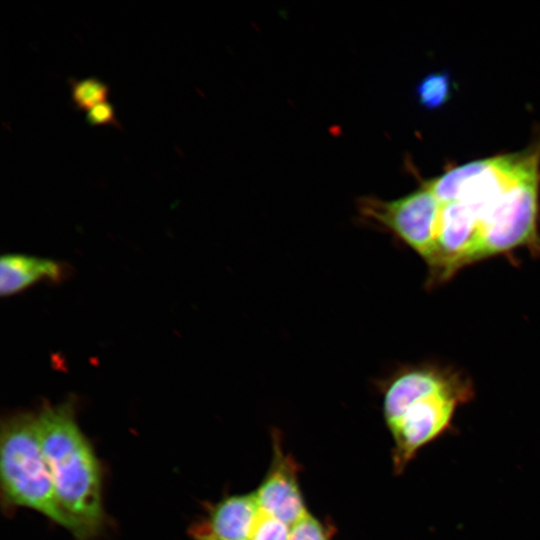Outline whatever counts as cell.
<instances>
[{"mask_svg":"<svg viewBox=\"0 0 540 540\" xmlns=\"http://www.w3.org/2000/svg\"><path fill=\"white\" fill-rule=\"evenodd\" d=\"M59 263L48 258L25 254H6L0 260V293L11 296L44 280H56L62 275Z\"/></svg>","mask_w":540,"mask_h":540,"instance_id":"cell-9","label":"cell"},{"mask_svg":"<svg viewBox=\"0 0 540 540\" xmlns=\"http://www.w3.org/2000/svg\"><path fill=\"white\" fill-rule=\"evenodd\" d=\"M189 535L193 540H219L208 531L202 521L194 523L189 528Z\"/></svg>","mask_w":540,"mask_h":540,"instance_id":"cell-15","label":"cell"},{"mask_svg":"<svg viewBox=\"0 0 540 540\" xmlns=\"http://www.w3.org/2000/svg\"><path fill=\"white\" fill-rule=\"evenodd\" d=\"M68 83L72 105L78 111H87L93 106L107 101L109 86L97 77L70 78Z\"/></svg>","mask_w":540,"mask_h":540,"instance_id":"cell-11","label":"cell"},{"mask_svg":"<svg viewBox=\"0 0 540 540\" xmlns=\"http://www.w3.org/2000/svg\"><path fill=\"white\" fill-rule=\"evenodd\" d=\"M259 511L255 492L229 496L213 505L202 523L219 540H249Z\"/></svg>","mask_w":540,"mask_h":540,"instance_id":"cell-8","label":"cell"},{"mask_svg":"<svg viewBox=\"0 0 540 540\" xmlns=\"http://www.w3.org/2000/svg\"><path fill=\"white\" fill-rule=\"evenodd\" d=\"M86 122L90 126H112L121 129L114 106L108 101L101 102L86 111Z\"/></svg>","mask_w":540,"mask_h":540,"instance_id":"cell-14","label":"cell"},{"mask_svg":"<svg viewBox=\"0 0 540 540\" xmlns=\"http://www.w3.org/2000/svg\"><path fill=\"white\" fill-rule=\"evenodd\" d=\"M1 490L8 507H25L44 515L78 539V529L57 497L44 457L37 417L18 412L1 424Z\"/></svg>","mask_w":540,"mask_h":540,"instance_id":"cell-2","label":"cell"},{"mask_svg":"<svg viewBox=\"0 0 540 540\" xmlns=\"http://www.w3.org/2000/svg\"><path fill=\"white\" fill-rule=\"evenodd\" d=\"M440 209L441 203L424 181L416 190L397 199L364 196L357 201L362 224L391 234L420 256L428 269L435 259Z\"/></svg>","mask_w":540,"mask_h":540,"instance_id":"cell-4","label":"cell"},{"mask_svg":"<svg viewBox=\"0 0 540 540\" xmlns=\"http://www.w3.org/2000/svg\"><path fill=\"white\" fill-rule=\"evenodd\" d=\"M292 527L260 509L249 540H290Z\"/></svg>","mask_w":540,"mask_h":540,"instance_id":"cell-12","label":"cell"},{"mask_svg":"<svg viewBox=\"0 0 540 540\" xmlns=\"http://www.w3.org/2000/svg\"><path fill=\"white\" fill-rule=\"evenodd\" d=\"M540 167L506 187L478 220L472 264L518 248L540 254Z\"/></svg>","mask_w":540,"mask_h":540,"instance_id":"cell-3","label":"cell"},{"mask_svg":"<svg viewBox=\"0 0 540 540\" xmlns=\"http://www.w3.org/2000/svg\"><path fill=\"white\" fill-rule=\"evenodd\" d=\"M273 464L255 492L262 511L294 526L308 512L297 482L295 463L276 448Z\"/></svg>","mask_w":540,"mask_h":540,"instance_id":"cell-7","label":"cell"},{"mask_svg":"<svg viewBox=\"0 0 540 540\" xmlns=\"http://www.w3.org/2000/svg\"><path fill=\"white\" fill-rule=\"evenodd\" d=\"M451 79L447 72H434L425 76L416 87L421 106L434 110L446 104L451 96Z\"/></svg>","mask_w":540,"mask_h":540,"instance_id":"cell-10","label":"cell"},{"mask_svg":"<svg viewBox=\"0 0 540 540\" xmlns=\"http://www.w3.org/2000/svg\"><path fill=\"white\" fill-rule=\"evenodd\" d=\"M36 417L60 504L77 526V540H92L102 532L106 520L102 472L92 445L76 422L73 401L46 404Z\"/></svg>","mask_w":540,"mask_h":540,"instance_id":"cell-1","label":"cell"},{"mask_svg":"<svg viewBox=\"0 0 540 540\" xmlns=\"http://www.w3.org/2000/svg\"><path fill=\"white\" fill-rule=\"evenodd\" d=\"M377 386L382 394L387 425L398 419L420 397L445 390L473 389L470 379L460 372L431 363L398 367L380 379Z\"/></svg>","mask_w":540,"mask_h":540,"instance_id":"cell-6","label":"cell"},{"mask_svg":"<svg viewBox=\"0 0 540 540\" xmlns=\"http://www.w3.org/2000/svg\"><path fill=\"white\" fill-rule=\"evenodd\" d=\"M474 390H445L413 401L387 425L394 439L393 463L401 473L417 452L446 433L458 406L470 401Z\"/></svg>","mask_w":540,"mask_h":540,"instance_id":"cell-5","label":"cell"},{"mask_svg":"<svg viewBox=\"0 0 540 540\" xmlns=\"http://www.w3.org/2000/svg\"><path fill=\"white\" fill-rule=\"evenodd\" d=\"M290 540H329L323 526L309 513L292 526Z\"/></svg>","mask_w":540,"mask_h":540,"instance_id":"cell-13","label":"cell"}]
</instances>
